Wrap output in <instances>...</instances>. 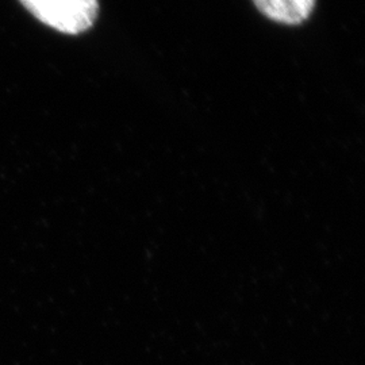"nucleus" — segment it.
<instances>
[{"mask_svg":"<svg viewBox=\"0 0 365 365\" xmlns=\"http://www.w3.org/2000/svg\"><path fill=\"white\" fill-rule=\"evenodd\" d=\"M43 25L68 36H78L95 24L98 0H19Z\"/></svg>","mask_w":365,"mask_h":365,"instance_id":"obj_1","label":"nucleus"},{"mask_svg":"<svg viewBox=\"0 0 365 365\" xmlns=\"http://www.w3.org/2000/svg\"><path fill=\"white\" fill-rule=\"evenodd\" d=\"M262 15L282 25L295 26L309 19L317 0H253Z\"/></svg>","mask_w":365,"mask_h":365,"instance_id":"obj_2","label":"nucleus"}]
</instances>
